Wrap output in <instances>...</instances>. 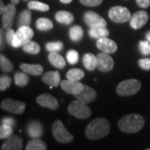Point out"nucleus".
<instances>
[{
	"label": "nucleus",
	"mask_w": 150,
	"mask_h": 150,
	"mask_svg": "<svg viewBox=\"0 0 150 150\" xmlns=\"http://www.w3.org/2000/svg\"><path fill=\"white\" fill-rule=\"evenodd\" d=\"M110 123L106 118H98L93 119L87 126L85 134L88 139L96 140L103 139L109 134Z\"/></svg>",
	"instance_id": "1"
},
{
	"label": "nucleus",
	"mask_w": 150,
	"mask_h": 150,
	"mask_svg": "<svg viewBox=\"0 0 150 150\" xmlns=\"http://www.w3.org/2000/svg\"><path fill=\"white\" fill-rule=\"evenodd\" d=\"M145 123L144 117L138 113H130L123 116L118 121L119 129L126 134H135L143 129Z\"/></svg>",
	"instance_id": "2"
},
{
	"label": "nucleus",
	"mask_w": 150,
	"mask_h": 150,
	"mask_svg": "<svg viewBox=\"0 0 150 150\" xmlns=\"http://www.w3.org/2000/svg\"><path fill=\"white\" fill-rule=\"evenodd\" d=\"M141 82L134 79H127L118 83L116 88V92L119 96H131L134 95L141 88Z\"/></svg>",
	"instance_id": "3"
},
{
	"label": "nucleus",
	"mask_w": 150,
	"mask_h": 150,
	"mask_svg": "<svg viewBox=\"0 0 150 150\" xmlns=\"http://www.w3.org/2000/svg\"><path fill=\"white\" fill-rule=\"evenodd\" d=\"M52 132L54 139L61 144H69L74 140V136L66 129L60 120H56L52 126Z\"/></svg>",
	"instance_id": "4"
},
{
	"label": "nucleus",
	"mask_w": 150,
	"mask_h": 150,
	"mask_svg": "<svg viewBox=\"0 0 150 150\" xmlns=\"http://www.w3.org/2000/svg\"><path fill=\"white\" fill-rule=\"evenodd\" d=\"M68 111L71 115L79 119H86L91 116V109L84 103L79 100H75L70 103L68 107Z\"/></svg>",
	"instance_id": "5"
},
{
	"label": "nucleus",
	"mask_w": 150,
	"mask_h": 150,
	"mask_svg": "<svg viewBox=\"0 0 150 150\" xmlns=\"http://www.w3.org/2000/svg\"><path fill=\"white\" fill-rule=\"evenodd\" d=\"M130 11L123 6H114L108 11L109 18L114 23H122L130 20L131 18Z\"/></svg>",
	"instance_id": "6"
},
{
	"label": "nucleus",
	"mask_w": 150,
	"mask_h": 150,
	"mask_svg": "<svg viewBox=\"0 0 150 150\" xmlns=\"http://www.w3.org/2000/svg\"><path fill=\"white\" fill-rule=\"evenodd\" d=\"M1 108L13 114H22L24 112L26 104L21 101H16L12 98H5L1 102Z\"/></svg>",
	"instance_id": "7"
},
{
	"label": "nucleus",
	"mask_w": 150,
	"mask_h": 150,
	"mask_svg": "<svg viewBox=\"0 0 150 150\" xmlns=\"http://www.w3.org/2000/svg\"><path fill=\"white\" fill-rule=\"evenodd\" d=\"M15 14H16L15 4H9L6 5L5 8L2 13V27L4 30L10 29L13 27Z\"/></svg>",
	"instance_id": "8"
},
{
	"label": "nucleus",
	"mask_w": 150,
	"mask_h": 150,
	"mask_svg": "<svg viewBox=\"0 0 150 150\" xmlns=\"http://www.w3.org/2000/svg\"><path fill=\"white\" fill-rule=\"evenodd\" d=\"M97 59H98V69L101 72L106 73L109 72L113 69L114 66V62L112 57H110V55L107 53H100L97 55Z\"/></svg>",
	"instance_id": "9"
},
{
	"label": "nucleus",
	"mask_w": 150,
	"mask_h": 150,
	"mask_svg": "<svg viewBox=\"0 0 150 150\" xmlns=\"http://www.w3.org/2000/svg\"><path fill=\"white\" fill-rule=\"evenodd\" d=\"M130 27L134 29H139L144 27L149 21V13L144 10H140L134 13L129 20Z\"/></svg>",
	"instance_id": "10"
},
{
	"label": "nucleus",
	"mask_w": 150,
	"mask_h": 150,
	"mask_svg": "<svg viewBox=\"0 0 150 150\" xmlns=\"http://www.w3.org/2000/svg\"><path fill=\"white\" fill-rule=\"evenodd\" d=\"M83 20L89 27L107 26L106 20L93 11H87L83 15Z\"/></svg>",
	"instance_id": "11"
},
{
	"label": "nucleus",
	"mask_w": 150,
	"mask_h": 150,
	"mask_svg": "<svg viewBox=\"0 0 150 150\" xmlns=\"http://www.w3.org/2000/svg\"><path fill=\"white\" fill-rule=\"evenodd\" d=\"M60 85L64 91L72 95L79 94L84 88V84H83L79 81H73L69 79L63 80Z\"/></svg>",
	"instance_id": "12"
},
{
	"label": "nucleus",
	"mask_w": 150,
	"mask_h": 150,
	"mask_svg": "<svg viewBox=\"0 0 150 150\" xmlns=\"http://www.w3.org/2000/svg\"><path fill=\"white\" fill-rule=\"evenodd\" d=\"M96 46L99 50L107 54H113L118 49L117 43L108 37L98 38L96 42Z\"/></svg>",
	"instance_id": "13"
},
{
	"label": "nucleus",
	"mask_w": 150,
	"mask_h": 150,
	"mask_svg": "<svg viewBox=\"0 0 150 150\" xmlns=\"http://www.w3.org/2000/svg\"><path fill=\"white\" fill-rule=\"evenodd\" d=\"M36 100L38 103L43 108H48L51 110H56L59 108V103L57 98L48 93H43L38 96Z\"/></svg>",
	"instance_id": "14"
},
{
	"label": "nucleus",
	"mask_w": 150,
	"mask_h": 150,
	"mask_svg": "<svg viewBox=\"0 0 150 150\" xmlns=\"http://www.w3.org/2000/svg\"><path fill=\"white\" fill-rule=\"evenodd\" d=\"M33 35H34L33 30L28 26L19 27L15 33V36L17 37V39L21 47H23L25 43L31 41Z\"/></svg>",
	"instance_id": "15"
},
{
	"label": "nucleus",
	"mask_w": 150,
	"mask_h": 150,
	"mask_svg": "<svg viewBox=\"0 0 150 150\" xmlns=\"http://www.w3.org/2000/svg\"><path fill=\"white\" fill-rule=\"evenodd\" d=\"M74 96L76 99L88 104L89 103L93 102L96 98L97 93L94 89H93L90 87H88V85H84L83 89L79 94H76Z\"/></svg>",
	"instance_id": "16"
},
{
	"label": "nucleus",
	"mask_w": 150,
	"mask_h": 150,
	"mask_svg": "<svg viewBox=\"0 0 150 150\" xmlns=\"http://www.w3.org/2000/svg\"><path fill=\"white\" fill-rule=\"evenodd\" d=\"M23 149V139L19 136L12 135L1 146L2 150H20Z\"/></svg>",
	"instance_id": "17"
},
{
	"label": "nucleus",
	"mask_w": 150,
	"mask_h": 150,
	"mask_svg": "<svg viewBox=\"0 0 150 150\" xmlns=\"http://www.w3.org/2000/svg\"><path fill=\"white\" fill-rule=\"evenodd\" d=\"M27 133L28 136L32 139L41 138L43 133V127L42 123L35 120L29 122L27 125Z\"/></svg>",
	"instance_id": "18"
},
{
	"label": "nucleus",
	"mask_w": 150,
	"mask_h": 150,
	"mask_svg": "<svg viewBox=\"0 0 150 150\" xmlns=\"http://www.w3.org/2000/svg\"><path fill=\"white\" fill-rule=\"evenodd\" d=\"M42 81L49 86L58 87L61 83V76L58 71H48L43 75Z\"/></svg>",
	"instance_id": "19"
},
{
	"label": "nucleus",
	"mask_w": 150,
	"mask_h": 150,
	"mask_svg": "<svg viewBox=\"0 0 150 150\" xmlns=\"http://www.w3.org/2000/svg\"><path fill=\"white\" fill-rule=\"evenodd\" d=\"M88 35L92 38H101L103 37H108L109 35V31L106 26H96L90 27L88 29Z\"/></svg>",
	"instance_id": "20"
},
{
	"label": "nucleus",
	"mask_w": 150,
	"mask_h": 150,
	"mask_svg": "<svg viewBox=\"0 0 150 150\" xmlns=\"http://www.w3.org/2000/svg\"><path fill=\"white\" fill-rule=\"evenodd\" d=\"M55 19L59 23L69 25L74 20V17L70 12L62 10L57 12V13L55 14Z\"/></svg>",
	"instance_id": "21"
},
{
	"label": "nucleus",
	"mask_w": 150,
	"mask_h": 150,
	"mask_svg": "<svg viewBox=\"0 0 150 150\" xmlns=\"http://www.w3.org/2000/svg\"><path fill=\"white\" fill-rule=\"evenodd\" d=\"M83 64L86 69L88 71H93L98 66V59L94 54L87 53L83 57Z\"/></svg>",
	"instance_id": "22"
},
{
	"label": "nucleus",
	"mask_w": 150,
	"mask_h": 150,
	"mask_svg": "<svg viewBox=\"0 0 150 150\" xmlns=\"http://www.w3.org/2000/svg\"><path fill=\"white\" fill-rule=\"evenodd\" d=\"M20 69L23 72L34 76H38L42 74L43 72V68L40 64H22Z\"/></svg>",
	"instance_id": "23"
},
{
	"label": "nucleus",
	"mask_w": 150,
	"mask_h": 150,
	"mask_svg": "<svg viewBox=\"0 0 150 150\" xmlns=\"http://www.w3.org/2000/svg\"><path fill=\"white\" fill-rule=\"evenodd\" d=\"M48 60L50 62V64L54 66L55 68L58 69H63L64 68L66 65L64 59L58 54V52H52L48 55Z\"/></svg>",
	"instance_id": "24"
},
{
	"label": "nucleus",
	"mask_w": 150,
	"mask_h": 150,
	"mask_svg": "<svg viewBox=\"0 0 150 150\" xmlns=\"http://www.w3.org/2000/svg\"><path fill=\"white\" fill-rule=\"evenodd\" d=\"M27 150H46L47 145L43 142V140L40 139V138L33 139L30 140L26 145Z\"/></svg>",
	"instance_id": "25"
},
{
	"label": "nucleus",
	"mask_w": 150,
	"mask_h": 150,
	"mask_svg": "<svg viewBox=\"0 0 150 150\" xmlns=\"http://www.w3.org/2000/svg\"><path fill=\"white\" fill-rule=\"evenodd\" d=\"M83 37V30L79 25H74L69 29V38L74 42H79Z\"/></svg>",
	"instance_id": "26"
},
{
	"label": "nucleus",
	"mask_w": 150,
	"mask_h": 150,
	"mask_svg": "<svg viewBox=\"0 0 150 150\" xmlns=\"http://www.w3.org/2000/svg\"><path fill=\"white\" fill-rule=\"evenodd\" d=\"M28 83H29V77L27 74V73L17 72L14 74V83L18 87L20 88L25 87L28 84Z\"/></svg>",
	"instance_id": "27"
},
{
	"label": "nucleus",
	"mask_w": 150,
	"mask_h": 150,
	"mask_svg": "<svg viewBox=\"0 0 150 150\" xmlns=\"http://www.w3.org/2000/svg\"><path fill=\"white\" fill-rule=\"evenodd\" d=\"M31 17L32 13L28 9L22 11L20 15L18 17V26L23 27V26H29L31 23Z\"/></svg>",
	"instance_id": "28"
},
{
	"label": "nucleus",
	"mask_w": 150,
	"mask_h": 150,
	"mask_svg": "<svg viewBox=\"0 0 150 150\" xmlns=\"http://www.w3.org/2000/svg\"><path fill=\"white\" fill-rule=\"evenodd\" d=\"M36 28L39 31H48L54 28V23L47 18H40L36 21Z\"/></svg>",
	"instance_id": "29"
},
{
	"label": "nucleus",
	"mask_w": 150,
	"mask_h": 150,
	"mask_svg": "<svg viewBox=\"0 0 150 150\" xmlns=\"http://www.w3.org/2000/svg\"><path fill=\"white\" fill-rule=\"evenodd\" d=\"M84 72L80 69H72L68 71L66 77L67 79L73 81H79L84 77Z\"/></svg>",
	"instance_id": "30"
},
{
	"label": "nucleus",
	"mask_w": 150,
	"mask_h": 150,
	"mask_svg": "<svg viewBox=\"0 0 150 150\" xmlns=\"http://www.w3.org/2000/svg\"><path fill=\"white\" fill-rule=\"evenodd\" d=\"M28 8L30 10H37L40 12H47L49 9V6L46 4L41 3L39 1H30L28 4Z\"/></svg>",
	"instance_id": "31"
},
{
	"label": "nucleus",
	"mask_w": 150,
	"mask_h": 150,
	"mask_svg": "<svg viewBox=\"0 0 150 150\" xmlns=\"http://www.w3.org/2000/svg\"><path fill=\"white\" fill-rule=\"evenodd\" d=\"M23 49L24 52L30 54H38L40 52L39 44L33 41H29L23 46Z\"/></svg>",
	"instance_id": "32"
},
{
	"label": "nucleus",
	"mask_w": 150,
	"mask_h": 150,
	"mask_svg": "<svg viewBox=\"0 0 150 150\" xmlns=\"http://www.w3.org/2000/svg\"><path fill=\"white\" fill-rule=\"evenodd\" d=\"M0 67L1 70L4 73H9L13 69V65L4 54L0 55Z\"/></svg>",
	"instance_id": "33"
},
{
	"label": "nucleus",
	"mask_w": 150,
	"mask_h": 150,
	"mask_svg": "<svg viewBox=\"0 0 150 150\" xmlns=\"http://www.w3.org/2000/svg\"><path fill=\"white\" fill-rule=\"evenodd\" d=\"M13 134V128L7 124L1 123L0 126V139H7Z\"/></svg>",
	"instance_id": "34"
},
{
	"label": "nucleus",
	"mask_w": 150,
	"mask_h": 150,
	"mask_svg": "<svg viewBox=\"0 0 150 150\" xmlns=\"http://www.w3.org/2000/svg\"><path fill=\"white\" fill-rule=\"evenodd\" d=\"M46 49L49 53L52 52H59L64 48V43L60 41H56V42H48L46 43Z\"/></svg>",
	"instance_id": "35"
},
{
	"label": "nucleus",
	"mask_w": 150,
	"mask_h": 150,
	"mask_svg": "<svg viewBox=\"0 0 150 150\" xmlns=\"http://www.w3.org/2000/svg\"><path fill=\"white\" fill-rule=\"evenodd\" d=\"M66 58L68 62L70 64L74 65L76 64L78 62H79V53L76 51V50H69L67 54H66Z\"/></svg>",
	"instance_id": "36"
},
{
	"label": "nucleus",
	"mask_w": 150,
	"mask_h": 150,
	"mask_svg": "<svg viewBox=\"0 0 150 150\" xmlns=\"http://www.w3.org/2000/svg\"><path fill=\"white\" fill-rule=\"evenodd\" d=\"M139 50L143 55L150 54V42L148 40H142L139 43Z\"/></svg>",
	"instance_id": "37"
},
{
	"label": "nucleus",
	"mask_w": 150,
	"mask_h": 150,
	"mask_svg": "<svg viewBox=\"0 0 150 150\" xmlns=\"http://www.w3.org/2000/svg\"><path fill=\"white\" fill-rule=\"evenodd\" d=\"M12 79L8 75H2L0 77V90L4 91L7 88H8L11 85Z\"/></svg>",
	"instance_id": "38"
},
{
	"label": "nucleus",
	"mask_w": 150,
	"mask_h": 150,
	"mask_svg": "<svg viewBox=\"0 0 150 150\" xmlns=\"http://www.w3.org/2000/svg\"><path fill=\"white\" fill-rule=\"evenodd\" d=\"M138 64L142 69L144 70H150V58L146 59H141L139 60Z\"/></svg>",
	"instance_id": "39"
},
{
	"label": "nucleus",
	"mask_w": 150,
	"mask_h": 150,
	"mask_svg": "<svg viewBox=\"0 0 150 150\" xmlns=\"http://www.w3.org/2000/svg\"><path fill=\"white\" fill-rule=\"evenodd\" d=\"M82 4L88 7H94L101 4L103 0H79Z\"/></svg>",
	"instance_id": "40"
},
{
	"label": "nucleus",
	"mask_w": 150,
	"mask_h": 150,
	"mask_svg": "<svg viewBox=\"0 0 150 150\" xmlns=\"http://www.w3.org/2000/svg\"><path fill=\"white\" fill-rule=\"evenodd\" d=\"M14 35H15V32H14L12 28L8 29L5 33L7 43H8V45H10V46H12V43H13V38H14Z\"/></svg>",
	"instance_id": "41"
},
{
	"label": "nucleus",
	"mask_w": 150,
	"mask_h": 150,
	"mask_svg": "<svg viewBox=\"0 0 150 150\" xmlns=\"http://www.w3.org/2000/svg\"><path fill=\"white\" fill-rule=\"evenodd\" d=\"M1 123H3V124H7V125H9L11 127L14 128L15 125H16V121H15L14 118H10V117H5V118H2Z\"/></svg>",
	"instance_id": "42"
},
{
	"label": "nucleus",
	"mask_w": 150,
	"mask_h": 150,
	"mask_svg": "<svg viewBox=\"0 0 150 150\" xmlns=\"http://www.w3.org/2000/svg\"><path fill=\"white\" fill-rule=\"evenodd\" d=\"M136 3L142 8H146L150 6V0H136Z\"/></svg>",
	"instance_id": "43"
},
{
	"label": "nucleus",
	"mask_w": 150,
	"mask_h": 150,
	"mask_svg": "<svg viewBox=\"0 0 150 150\" xmlns=\"http://www.w3.org/2000/svg\"><path fill=\"white\" fill-rule=\"evenodd\" d=\"M4 28H1L0 29V43H1V50L3 49V48H4V30H3Z\"/></svg>",
	"instance_id": "44"
},
{
	"label": "nucleus",
	"mask_w": 150,
	"mask_h": 150,
	"mask_svg": "<svg viewBox=\"0 0 150 150\" xmlns=\"http://www.w3.org/2000/svg\"><path fill=\"white\" fill-rule=\"evenodd\" d=\"M5 7L6 6L4 5L3 0H0V13H1V14L3 13V12L4 10V8H5Z\"/></svg>",
	"instance_id": "45"
},
{
	"label": "nucleus",
	"mask_w": 150,
	"mask_h": 150,
	"mask_svg": "<svg viewBox=\"0 0 150 150\" xmlns=\"http://www.w3.org/2000/svg\"><path fill=\"white\" fill-rule=\"evenodd\" d=\"M72 1H73V0H60V2L63 3V4H69Z\"/></svg>",
	"instance_id": "46"
},
{
	"label": "nucleus",
	"mask_w": 150,
	"mask_h": 150,
	"mask_svg": "<svg viewBox=\"0 0 150 150\" xmlns=\"http://www.w3.org/2000/svg\"><path fill=\"white\" fill-rule=\"evenodd\" d=\"M146 39L150 42V31H149V32L147 33V34H146Z\"/></svg>",
	"instance_id": "47"
},
{
	"label": "nucleus",
	"mask_w": 150,
	"mask_h": 150,
	"mask_svg": "<svg viewBox=\"0 0 150 150\" xmlns=\"http://www.w3.org/2000/svg\"><path fill=\"white\" fill-rule=\"evenodd\" d=\"M11 3L16 5V4H18L19 3V0H11Z\"/></svg>",
	"instance_id": "48"
},
{
	"label": "nucleus",
	"mask_w": 150,
	"mask_h": 150,
	"mask_svg": "<svg viewBox=\"0 0 150 150\" xmlns=\"http://www.w3.org/2000/svg\"><path fill=\"white\" fill-rule=\"evenodd\" d=\"M147 150H150V149H147Z\"/></svg>",
	"instance_id": "49"
},
{
	"label": "nucleus",
	"mask_w": 150,
	"mask_h": 150,
	"mask_svg": "<svg viewBox=\"0 0 150 150\" xmlns=\"http://www.w3.org/2000/svg\"><path fill=\"white\" fill-rule=\"evenodd\" d=\"M23 1H28V0H23Z\"/></svg>",
	"instance_id": "50"
}]
</instances>
